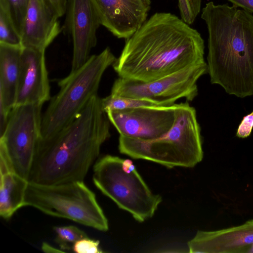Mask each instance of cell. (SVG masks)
<instances>
[{"instance_id": "9a60e30c", "label": "cell", "mask_w": 253, "mask_h": 253, "mask_svg": "<svg viewBox=\"0 0 253 253\" xmlns=\"http://www.w3.org/2000/svg\"><path fill=\"white\" fill-rule=\"evenodd\" d=\"M253 244V219L213 231L199 230L188 242L190 253H245Z\"/></svg>"}, {"instance_id": "4fadbf2b", "label": "cell", "mask_w": 253, "mask_h": 253, "mask_svg": "<svg viewBox=\"0 0 253 253\" xmlns=\"http://www.w3.org/2000/svg\"><path fill=\"white\" fill-rule=\"evenodd\" d=\"M45 50L23 47L15 106L43 105L51 99Z\"/></svg>"}, {"instance_id": "e0dca14e", "label": "cell", "mask_w": 253, "mask_h": 253, "mask_svg": "<svg viewBox=\"0 0 253 253\" xmlns=\"http://www.w3.org/2000/svg\"><path fill=\"white\" fill-rule=\"evenodd\" d=\"M0 215L10 218L14 213L24 207L26 179L12 171L0 172Z\"/></svg>"}, {"instance_id": "5bb4252c", "label": "cell", "mask_w": 253, "mask_h": 253, "mask_svg": "<svg viewBox=\"0 0 253 253\" xmlns=\"http://www.w3.org/2000/svg\"><path fill=\"white\" fill-rule=\"evenodd\" d=\"M59 17L49 0H30L20 33L22 46L45 50L60 32Z\"/></svg>"}, {"instance_id": "30bf717a", "label": "cell", "mask_w": 253, "mask_h": 253, "mask_svg": "<svg viewBox=\"0 0 253 253\" xmlns=\"http://www.w3.org/2000/svg\"><path fill=\"white\" fill-rule=\"evenodd\" d=\"M177 104L110 110L106 113L120 134L131 138L149 140L167 133L175 119Z\"/></svg>"}, {"instance_id": "7a4b0ae2", "label": "cell", "mask_w": 253, "mask_h": 253, "mask_svg": "<svg viewBox=\"0 0 253 253\" xmlns=\"http://www.w3.org/2000/svg\"><path fill=\"white\" fill-rule=\"evenodd\" d=\"M110 123L101 98L94 95L67 126L40 140L28 182L54 185L84 181L101 146L111 136Z\"/></svg>"}, {"instance_id": "277c9868", "label": "cell", "mask_w": 253, "mask_h": 253, "mask_svg": "<svg viewBox=\"0 0 253 253\" xmlns=\"http://www.w3.org/2000/svg\"><path fill=\"white\" fill-rule=\"evenodd\" d=\"M196 111L186 101L177 104L170 129L162 136L142 140L120 135L118 149L133 159L150 161L168 168H193L204 156Z\"/></svg>"}, {"instance_id": "44dd1931", "label": "cell", "mask_w": 253, "mask_h": 253, "mask_svg": "<svg viewBox=\"0 0 253 253\" xmlns=\"http://www.w3.org/2000/svg\"><path fill=\"white\" fill-rule=\"evenodd\" d=\"M202 0H178L181 18L189 25L195 21L201 9Z\"/></svg>"}, {"instance_id": "8992f818", "label": "cell", "mask_w": 253, "mask_h": 253, "mask_svg": "<svg viewBox=\"0 0 253 253\" xmlns=\"http://www.w3.org/2000/svg\"><path fill=\"white\" fill-rule=\"evenodd\" d=\"M92 180L104 195L139 222L151 218L162 201L160 195L152 192L130 159L110 155L102 157L93 165Z\"/></svg>"}, {"instance_id": "7c38bea8", "label": "cell", "mask_w": 253, "mask_h": 253, "mask_svg": "<svg viewBox=\"0 0 253 253\" xmlns=\"http://www.w3.org/2000/svg\"><path fill=\"white\" fill-rule=\"evenodd\" d=\"M101 25L119 39H128L147 20L150 0H93Z\"/></svg>"}, {"instance_id": "603a6c76", "label": "cell", "mask_w": 253, "mask_h": 253, "mask_svg": "<svg viewBox=\"0 0 253 253\" xmlns=\"http://www.w3.org/2000/svg\"><path fill=\"white\" fill-rule=\"evenodd\" d=\"M100 242L89 238H82L76 242L72 247L74 252L77 253H102L103 252L99 247Z\"/></svg>"}, {"instance_id": "3957f363", "label": "cell", "mask_w": 253, "mask_h": 253, "mask_svg": "<svg viewBox=\"0 0 253 253\" xmlns=\"http://www.w3.org/2000/svg\"><path fill=\"white\" fill-rule=\"evenodd\" d=\"M208 73L212 84L240 98L253 95V16L227 4L207 3Z\"/></svg>"}, {"instance_id": "ba28073f", "label": "cell", "mask_w": 253, "mask_h": 253, "mask_svg": "<svg viewBox=\"0 0 253 253\" xmlns=\"http://www.w3.org/2000/svg\"><path fill=\"white\" fill-rule=\"evenodd\" d=\"M42 106L31 104L14 107L0 136V157L11 171L27 180L41 139Z\"/></svg>"}, {"instance_id": "ac0fdd59", "label": "cell", "mask_w": 253, "mask_h": 253, "mask_svg": "<svg viewBox=\"0 0 253 253\" xmlns=\"http://www.w3.org/2000/svg\"><path fill=\"white\" fill-rule=\"evenodd\" d=\"M0 42L21 45V35L7 0H0Z\"/></svg>"}, {"instance_id": "484cf974", "label": "cell", "mask_w": 253, "mask_h": 253, "mask_svg": "<svg viewBox=\"0 0 253 253\" xmlns=\"http://www.w3.org/2000/svg\"><path fill=\"white\" fill-rule=\"evenodd\" d=\"M236 7H240L244 10L253 12V0H227Z\"/></svg>"}, {"instance_id": "8fae6325", "label": "cell", "mask_w": 253, "mask_h": 253, "mask_svg": "<svg viewBox=\"0 0 253 253\" xmlns=\"http://www.w3.org/2000/svg\"><path fill=\"white\" fill-rule=\"evenodd\" d=\"M66 27L72 37L73 50L71 71L84 65L97 43V31L101 25L93 0H68Z\"/></svg>"}, {"instance_id": "ffe728a7", "label": "cell", "mask_w": 253, "mask_h": 253, "mask_svg": "<svg viewBox=\"0 0 253 253\" xmlns=\"http://www.w3.org/2000/svg\"><path fill=\"white\" fill-rule=\"evenodd\" d=\"M55 242L62 251L72 250L74 244L79 240L88 237L85 232L73 225L54 226Z\"/></svg>"}, {"instance_id": "cb8c5ba5", "label": "cell", "mask_w": 253, "mask_h": 253, "mask_svg": "<svg viewBox=\"0 0 253 253\" xmlns=\"http://www.w3.org/2000/svg\"><path fill=\"white\" fill-rule=\"evenodd\" d=\"M253 127V111L250 114L244 117L239 125L236 135L239 138H246L252 132Z\"/></svg>"}, {"instance_id": "7402d4cb", "label": "cell", "mask_w": 253, "mask_h": 253, "mask_svg": "<svg viewBox=\"0 0 253 253\" xmlns=\"http://www.w3.org/2000/svg\"><path fill=\"white\" fill-rule=\"evenodd\" d=\"M7 1L10 5L16 28L20 34L30 0H7Z\"/></svg>"}, {"instance_id": "9c48e42d", "label": "cell", "mask_w": 253, "mask_h": 253, "mask_svg": "<svg viewBox=\"0 0 253 253\" xmlns=\"http://www.w3.org/2000/svg\"><path fill=\"white\" fill-rule=\"evenodd\" d=\"M207 73L206 62L151 82L119 77L113 83L110 94L145 99L162 106L173 105L177 100L182 98L191 101L198 95V80Z\"/></svg>"}, {"instance_id": "d6986e66", "label": "cell", "mask_w": 253, "mask_h": 253, "mask_svg": "<svg viewBox=\"0 0 253 253\" xmlns=\"http://www.w3.org/2000/svg\"><path fill=\"white\" fill-rule=\"evenodd\" d=\"M101 105L105 113L110 110L139 107L162 106L157 103L145 99L117 96L111 94L105 98H101Z\"/></svg>"}, {"instance_id": "83f0119b", "label": "cell", "mask_w": 253, "mask_h": 253, "mask_svg": "<svg viewBox=\"0 0 253 253\" xmlns=\"http://www.w3.org/2000/svg\"><path fill=\"white\" fill-rule=\"evenodd\" d=\"M245 253H253V244L248 247Z\"/></svg>"}, {"instance_id": "5b68a950", "label": "cell", "mask_w": 253, "mask_h": 253, "mask_svg": "<svg viewBox=\"0 0 253 253\" xmlns=\"http://www.w3.org/2000/svg\"><path fill=\"white\" fill-rule=\"evenodd\" d=\"M116 59L110 48L106 47L58 81L59 90L50 99L42 116L41 139L52 136L76 118L90 99L98 94L104 72Z\"/></svg>"}, {"instance_id": "4316f807", "label": "cell", "mask_w": 253, "mask_h": 253, "mask_svg": "<svg viewBox=\"0 0 253 253\" xmlns=\"http://www.w3.org/2000/svg\"><path fill=\"white\" fill-rule=\"evenodd\" d=\"M42 249L43 252L45 253H64L62 250L56 249L50 245L46 242H43L42 245Z\"/></svg>"}, {"instance_id": "6da1fadb", "label": "cell", "mask_w": 253, "mask_h": 253, "mask_svg": "<svg viewBox=\"0 0 253 253\" xmlns=\"http://www.w3.org/2000/svg\"><path fill=\"white\" fill-rule=\"evenodd\" d=\"M201 34L169 12L152 15L129 38L112 65L119 77L148 82L206 63Z\"/></svg>"}, {"instance_id": "52a82bcc", "label": "cell", "mask_w": 253, "mask_h": 253, "mask_svg": "<svg viewBox=\"0 0 253 253\" xmlns=\"http://www.w3.org/2000/svg\"><path fill=\"white\" fill-rule=\"evenodd\" d=\"M24 206L64 218L101 231L109 229L108 219L95 194L84 181L44 185L28 182Z\"/></svg>"}, {"instance_id": "d4e9b609", "label": "cell", "mask_w": 253, "mask_h": 253, "mask_svg": "<svg viewBox=\"0 0 253 253\" xmlns=\"http://www.w3.org/2000/svg\"><path fill=\"white\" fill-rule=\"evenodd\" d=\"M59 17L63 16L66 11L68 0H49Z\"/></svg>"}, {"instance_id": "2e32d148", "label": "cell", "mask_w": 253, "mask_h": 253, "mask_svg": "<svg viewBox=\"0 0 253 253\" xmlns=\"http://www.w3.org/2000/svg\"><path fill=\"white\" fill-rule=\"evenodd\" d=\"M23 46L0 42V135L14 107L18 86Z\"/></svg>"}]
</instances>
